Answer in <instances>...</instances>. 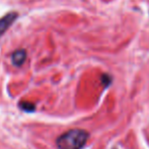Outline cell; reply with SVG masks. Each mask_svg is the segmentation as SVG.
Returning a JSON list of instances; mask_svg holds the SVG:
<instances>
[{
  "label": "cell",
  "instance_id": "cell-1",
  "mask_svg": "<svg viewBox=\"0 0 149 149\" xmlns=\"http://www.w3.org/2000/svg\"><path fill=\"white\" fill-rule=\"evenodd\" d=\"M88 138L89 134L85 130H69L57 138L56 145L58 149H82Z\"/></svg>",
  "mask_w": 149,
  "mask_h": 149
},
{
  "label": "cell",
  "instance_id": "cell-2",
  "mask_svg": "<svg viewBox=\"0 0 149 149\" xmlns=\"http://www.w3.org/2000/svg\"><path fill=\"white\" fill-rule=\"evenodd\" d=\"M16 18H17L16 12H9L0 18V37L9 29V27L13 24Z\"/></svg>",
  "mask_w": 149,
  "mask_h": 149
},
{
  "label": "cell",
  "instance_id": "cell-3",
  "mask_svg": "<svg viewBox=\"0 0 149 149\" xmlns=\"http://www.w3.org/2000/svg\"><path fill=\"white\" fill-rule=\"evenodd\" d=\"M26 59V51L24 49H18L14 51L11 55L12 64L15 66H20L24 64Z\"/></svg>",
  "mask_w": 149,
  "mask_h": 149
},
{
  "label": "cell",
  "instance_id": "cell-4",
  "mask_svg": "<svg viewBox=\"0 0 149 149\" xmlns=\"http://www.w3.org/2000/svg\"><path fill=\"white\" fill-rule=\"evenodd\" d=\"M20 108H22V110H24V112H31L35 110V104L33 103H31V102H22V103L19 104Z\"/></svg>",
  "mask_w": 149,
  "mask_h": 149
}]
</instances>
